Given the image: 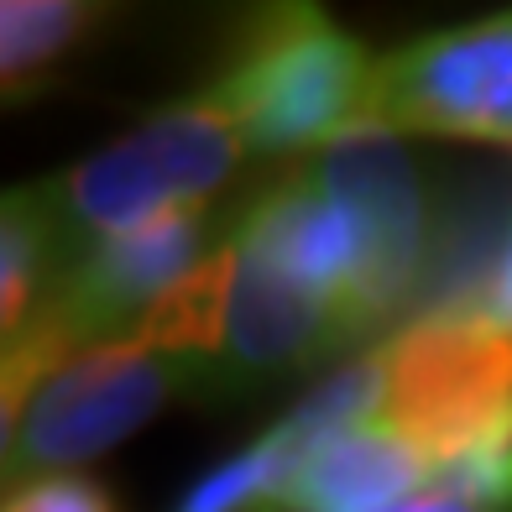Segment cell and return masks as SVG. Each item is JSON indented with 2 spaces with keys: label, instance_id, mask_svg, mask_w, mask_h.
Instances as JSON below:
<instances>
[{
  "label": "cell",
  "instance_id": "11",
  "mask_svg": "<svg viewBox=\"0 0 512 512\" xmlns=\"http://www.w3.org/2000/svg\"><path fill=\"white\" fill-rule=\"evenodd\" d=\"M298 455H304V445L277 424L256 445H246L241 455H230L209 476H199L173 512H283V486Z\"/></svg>",
  "mask_w": 512,
  "mask_h": 512
},
{
  "label": "cell",
  "instance_id": "9",
  "mask_svg": "<svg viewBox=\"0 0 512 512\" xmlns=\"http://www.w3.org/2000/svg\"><path fill=\"white\" fill-rule=\"evenodd\" d=\"M100 21H105V11L84 6V0H6L0 6V79H6V105H21L37 89H48L58 63Z\"/></svg>",
  "mask_w": 512,
  "mask_h": 512
},
{
  "label": "cell",
  "instance_id": "1",
  "mask_svg": "<svg viewBox=\"0 0 512 512\" xmlns=\"http://www.w3.org/2000/svg\"><path fill=\"white\" fill-rule=\"evenodd\" d=\"M136 345L189 361L199 398H246L356 345L340 309L288 283L267 256L225 230L220 246L136 324Z\"/></svg>",
  "mask_w": 512,
  "mask_h": 512
},
{
  "label": "cell",
  "instance_id": "8",
  "mask_svg": "<svg viewBox=\"0 0 512 512\" xmlns=\"http://www.w3.org/2000/svg\"><path fill=\"white\" fill-rule=\"evenodd\" d=\"M439 460L387 429H335L298 455L283 486V512H398L434 497Z\"/></svg>",
  "mask_w": 512,
  "mask_h": 512
},
{
  "label": "cell",
  "instance_id": "7",
  "mask_svg": "<svg viewBox=\"0 0 512 512\" xmlns=\"http://www.w3.org/2000/svg\"><path fill=\"white\" fill-rule=\"evenodd\" d=\"M361 131L512 147V11L382 53L366 84Z\"/></svg>",
  "mask_w": 512,
  "mask_h": 512
},
{
  "label": "cell",
  "instance_id": "14",
  "mask_svg": "<svg viewBox=\"0 0 512 512\" xmlns=\"http://www.w3.org/2000/svg\"><path fill=\"white\" fill-rule=\"evenodd\" d=\"M398 512H486V507H471V502H455V497H424V502H408Z\"/></svg>",
  "mask_w": 512,
  "mask_h": 512
},
{
  "label": "cell",
  "instance_id": "3",
  "mask_svg": "<svg viewBox=\"0 0 512 512\" xmlns=\"http://www.w3.org/2000/svg\"><path fill=\"white\" fill-rule=\"evenodd\" d=\"M246 152V136L194 95L157 110L126 142L74 162L48 183H32L53 220L63 272L110 236H126L183 204H209L236 178Z\"/></svg>",
  "mask_w": 512,
  "mask_h": 512
},
{
  "label": "cell",
  "instance_id": "2",
  "mask_svg": "<svg viewBox=\"0 0 512 512\" xmlns=\"http://www.w3.org/2000/svg\"><path fill=\"white\" fill-rule=\"evenodd\" d=\"M371 68L377 58L335 27L330 11L267 6L241 27L199 100L220 110L251 152H324L361 131Z\"/></svg>",
  "mask_w": 512,
  "mask_h": 512
},
{
  "label": "cell",
  "instance_id": "10",
  "mask_svg": "<svg viewBox=\"0 0 512 512\" xmlns=\"http://www.w3.org/2000/svg\"><path fill=\"white\" fill-rule=\"evenodd\" d=\"M58 277L63 251L37 189L32 183L6 189V199H0V330H6V340L32 319V309L48 298Z\"/></svg>",
  "mask_w": 512,
  "mask_h": 512
},
{
  "label": "cell",
  "instance_id": "6",
  "mask_svg": "<svg viewBox=\"0 0 512 512\" xmlns=\"http://www.w3.org/2000/svg\"><path fill=\"white\" fill-rule=\"evenodd\" d=\"M173 398H199L194 366L136 340L95 345L53 366L16 403L0 408L6 413V434H0L6 497L48 476H74L84 460L131 439Z\"/></svg>",
  "mask_w": 512,
  "mask_h": 512
},
{
  "label": "cell",
  "instance_id": "13",
  "mask_svg": "<svg viewBox=\"0 0 512 512\" xmlns=\"http://www.w3.org/2000/svg\"><path fill=\"white\" fill-rule=\"evenodd\" d=\"M6 512H115V497L95 476H48L6 497Z\"/></svg>",
  "mask_w": 512,
  "mask_h": 512
},
{
  "label": "cell",
  "instance_id": "12",
  "mask_svg": "<svg viewBox=\"0 0 512 512\" xmlns=\"http://www.w3.org/2000/svg\"><path fill=\"white\" fill-rule=\"evenodd\" d=\"M439 309H450V314H471L481 319L486 330H497V335H512V225H507V236L502 246L492 251V262H486L471 283H465L450 304H439Z\"/></svg>",
  "mask_w": 512,
  "mask_h": 512
},
{
  "label": "cell",
  "instance_id": "5",
  "mask_svg": "<svg viewBox=\"0 0 512 512\" xmlns=\"http://www.w3.org/2000/svg\"><path fill=\"white\" fill-rule=\"evenodd\" d=\"M371 429L398 434L429 460H455L512 429V335L471 314H413L366 351Z\"/></svg>",
  "mask_w": 512,
  "mask_h": 512
},
{
  "label": "cell",
  "instance_id": "4",
  "mask_svg": "<svg viewBox=\"0 0 512 512\" xmlns=\"http://www.w3.org/2000/svg\"><path fill=\"white\" fill-rule=\"evenodd\" d=\"M209 225H215L209 204H183V209H168V215L136 225L126 236H110L105 246L79 256L48 288V298L32 309V319L6 340L0 398L16 403L53 366L95 351V345L131 340L157 298L173 283H183L220 246Z\"/></svg>",
  "mask_w": 512,
  "mask_h": 512
}]
</instances>
